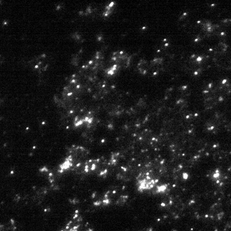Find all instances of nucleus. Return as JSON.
I'll return each mask as SVG.
<instances>
[{"label":"nucleus","mask_w":231,"mask_h":231,"mask_svg":"<svg viewBox=\"0 0 231 231\" xmlns=\"http://www.w3.org/2000/svg\"><path fill=\"white\" fill-rule=\"evenodd\" d=\"M141 231H154L152 229H147L146 230H143Z\"/></svg>","instance_id":"f03ea898"},{"label":"nucleus","mask_w":231,"mask_h":231,"mask_svg":"<svg viewBox=\"0 0 231 231\" xmlns=\"http://www.w3.org/2000/svg\"><path fill=\"white\" fill-rule=\"evenodd\" d=\"M138 69L142 74L144 75V74L146 73L147 70H147L148 69V64H147L146 60H141L140 61L139 64H138Z\"/></svg>","instance_id":"f257e3e1"}]
</instances>
